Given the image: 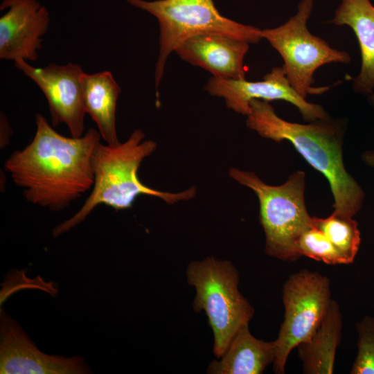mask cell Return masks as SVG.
<instances>
[{
  "label": "cell",
  "instance_id": "cell-8",
  "mask_svg": "<svg viewBox=\"0 0 374 374\" xmlns=\"http://www.w3.org/2000/svg\"><path fill=\"white\" fill-rule=\"evenodd\" d=\"M282 299L284 320L274 341L273 368L277 374L285 373L292 350L308 341L325 318L332 301L330 280L318 272L301 270L284 283Z\"/></svg>",
  "mask_w": 374,
  "mask_h": 374
},
{
  "label": "cell",
  "instance_id": "cell-12",
  "mask_svg": "<svg viewBox=\"0 0 374 374\" xmlns=\"http://www.w3.org/2000/svg\"><path fill=\"white\" fill-rule=\"evenodd\" d=\"M0 59L35 62L48 32L50 15L36 0H3L0 10Z\"/></svg>",
  "mask_w": 374,
  "mask_h": 374
},
{
  "label": "cell",
  "instance_id": "cell-10",
  "mask_svg": "<svg viewBox=\"0 0 374 374\" xmlns=\"http://www.w3.org/2000/svg\"><path fill=\"white\" fill-rule=\"evenodd\" d=\"M204 89L213 96L224 98L228 108L246 116L250 112V101L258 99L288 102L294 105L303 118L308 122L330 117L321 105L307 101L297 92L287 78L283 66L274 67L262 80L256 82L212 77Z\"/></svg>",
  "mask_w": 374,
  "mask_h": 374
},
{
  "label": "cell",
  "instance_id": "cell-15",
  "mask_svg": "<svg viewBox=\"0 0 374 374\" xmlns=\"http://www.w3.org/2000/svg\"><path fill=\"white\" fill-rule=\"evenodd\" d=\"M276 357L274 341L256 338L242 327L235 335L224 354L208 364V374H261L274 363Z\"/></svg>",
  "mask_w": 374,
  "mask_h": 374
},
{
  "label": "cell",
  "instance_id": "cell-4",
  "mask_svg": "<svg viewBox=\"0 0 374 374\" xmlns=\"http://www.w3.org/2000/svg\"><path fill=\"white\" fill-rule=\"evenodd\" d=\"M186 275L196 292L193 308L206 314L213 334V351L220 358L237 332L249 325L254 309L239 291V272L229 260L213 256L193 260Z\"/></svg>",
  "mask_w": 374,
  "mask_h": 374
},
{
  "label": "cell",
  "instance_id": "cell-16",
  "mask_svg": "<svg viewBox=\"0 0 374 374\" xmlns=\"http://www.w3.org/2000/svg\"><path fill=\"white\" fill-rule=\"evenodd\" d=\"M83 105L97 125L104 141L110 145H118L116 128V109L121 87L109 71L96 73H83Z\"/></svg>",
  "mask_w": 374,
  "mask_h": 374
},
{
  "label": "cell",
  "instance_id": "cell-18",
  "mask_svg": "<svg viewBox=\"0 0 374 374\" xmlns=\"http://www.w3.org/2000/svg\"><path fill=\"white\" fill-rule=\"evenodd\" d=\"M312 222L346 258L348 264L352 263L361 243L358 224L353 217L333 212L326 218L312 217Z\"/></svg>",
  "mask_w": 374,
  "mask_h": 374
},
{
  "label": "cell",
  "instance_id": "cell-11",
  "mask_svg": "<svg viewBox=\"0 0 374 374\" xmlns=\"http://www.w3.org/2000/svg\"><path fill=\"white\" fill-rule=\"evenodd\" d=\"M89 367L79 357L43 353L19 325L3 310L0 312L1 374H84Z\"/></svg>",
  "mask_w": 374,
  "mask_h": 374
},
{
  "label": "cell",
  "instance_id": "cell-13",
  "mask_svg": "<svg viewBox=\"0 0 374 374\" xmlns=\"http://www.w3.org/2000/svg\"><path fill=\"white\" fill-rule=\"evenodd\" d=\"M249 43L217 33L192 36L175 49L186 62L202 67L213 77L222 79H245L244 59Z\"/></svg>",
  "mask_w": 374,
  "mask_h": 374
},
{
  "label": "cell",
  "instance_id": "cell-9",
  "mask_svg": "<svg viewBox=\"0 0 374 374\" xmlns=\"http://www.w3.org/2000/svg\"><path fill=\"white\" fill-rule=\"evenodd\" d=\"M14 66L31 79L44 93L48 102L51 125L64 123L71 136L84 134V116L82 67L74 63H50L35 67L24 60L14 61Z\"/></svg>",
  "mask_w": 374,
  "mask_h": 374
},
{
  "label": "cell",
  "instance_id": "cell-6",
  "mask_svg": "<svg viewBox=\"0 0 374 374\" xmlns=\"http://www.w3.org/2000/svg\"><path fill=\"white\" fill-rule=\"evenodd\" d=\"M154 16L159 24V53L155 64L157 91L168 57L186 39L203 33H217L249 44L262 39L259 28L222 16L213 0H126Z\"/></svg>",
  "mask_w": 374,
  "mask_h": 374
},
{
  "label": "cell",
  "instance_id": "cell-19",
  "mask_svg": "<svg viewBox=\"0 0 374 374\" xmlns=\"http://www.w3.org/2000/svg\"><path fill=\"white\" fill-rule=\"evenodd\" d=\"M297 252L300 257L305 256L328 265L348 264L346 258L313 222L300 237Z\"/></svg>",
  "mask_w": 374,
  "mask_h": 374
},
{
  "label": "cell",
  "instance_id": "cell-5",
  "mask_svg": "<svg viewBox=\"0 0 374 374\" xmlns=\"http://www.w3.org/2000/svg\"><path fill=\"white\" fill-rule=\"evenodd\" d=\"M229 175L258 199L266 254L284 261L298 259V241L312 222L305 202V172L296 171L279 186L268 185L254 172L235 168L230 169Z\"/></svg>",
  "mask_w": 374,
  "mask_h": 374
},
{
  "label": "cell",
  "instance_id": "cell-20",
  "mask_svg": "<svg viewBox=\"0 0 374 374\" xmlns=\"http://www.w3.org/2000/svg\"><path fill=\"white\" fill-rule=\"evenodd\" d=\"M357 353L351 374H374V317L366 315L356 323Z\"/></svg>",
  "mask_w": 374,
  "mask_h": 374
},
{
  "label": "cell",
  "instance_id": "cell-7",
  "mask_svg": "<svg viewBox=\"0 0 374 374\" xmlns=\"http://www.w3.org/2000/svg\"><path fill=\"white\" fill-rule=\"evenodd\" d=\"M313 8V0H302L296 13L285 23L274 28L260 30L265 39L283 60L282 66L291 85L306 98L308 94H320L327 87H314V72L330 63L348 64L349 53L332 48L322 38L312 35L307 22Z\"/></svg>",
  "mask_w": 374,
  "mask_h": 374
},
{
  "label": "cell",
  "instance_id": "cell-17",
  "mask_svg": "<svg viewBox=\"0 0 374 374\" xmlns=\"http://www.w3.org/2000/svg\"><path fill=\"white\" fill-rule=\"evenodd\" d=\"M341 329V313L338 303L332 300L325 318L314 335L308 341L297 346L304 373H333Z\"/></svg>",
  "mask_w": 374,
  "mask_h": 374
},
{
  "label": "cell",
  "instance_id": "cell-3",
  "mask_svg": "<svg viewBox=\"0 0 374 374\" xmlns=\"http://www.w3.org/2000/svg\"><path fill=\"white\" fill-rule=\"evenodd\" d=\"M157 147L155 141L145 140V134L139 129L126 141L116 145L100 141L92 153L94 182L91 191L80 210L53 230V236L69 231L101 204L119 211L131 208L140 195L154 196L170 204L192 199L196 194L195 187L172 193L151 188L140 181L139 168Z\"/></svg>",
  "mask_w": 374,
  "mask_h": 374
},
{
  "label": "cell",
  "instance_id": "cell-1",
  "mask_svg": "<svg viewBox=\"0 0 374 374\" xmlns=\"http://www.w3.org/2000/svg\"><path fill=\"white\" fill-rule=\"evenodd\" d=\"M35 125L31 141L10 155L4 170L28 202L62 211L92 188V153L102 138L94 128L78 138L62 136L40 114Z\"/></svg>",
  "mask_w": 374,
  "mask_h": 374
},
{
  "label": "cell",
  "instance_id": "cell-21",
  "mask_svg": "<svg viewBox=\"0 0 374 374\" xmlns=\"http://www.w3.org/2000/svg\"><path fill=\"white\" fill-rule=\"evenodd\" d=\"M368 100L374 108V93L368 96ZM362 159L366 165L374 168V150L364 152L362 154Z\"/></svg>",
  "mask_w": 374,
  "mask_h": 374
},
{
  "label": "cell",
  "instance_id": "cell-2",
  "mask_svg": "<svg viewBox=\"0 0 374 374\" xmlns=\"http://www.w3.org/2000/svg\"><path fill=\"white\" fill-rule=\"evenodd\" d=\"M249 105L247 127L263 138L290 142L327 179L334 198V212L353 217L362 208L365 193L344 163L343 121L329 117L308 124L292 123L279 117L267 101L253 99Z\"/></svg>",
  "mask_w": 374,
  "mask_h": 374
},
{
  "label": "cell",
  "instance_id": "cell-14",
  "mask_svg": "<svg viewBox=\"0 0 374 374\" xmlns=\"http://www.w3.org/2000/svg\"><path fill=\"white\" fill-rule=\"evenodd\" d=\"M330 22L347 26L355 33L362 64L352 86L355 92L369 96L374 89V6L369 0H341Z\"/></svg>",
  "mask_w": 374,
  "mask_h": 374
}]
</instances>
